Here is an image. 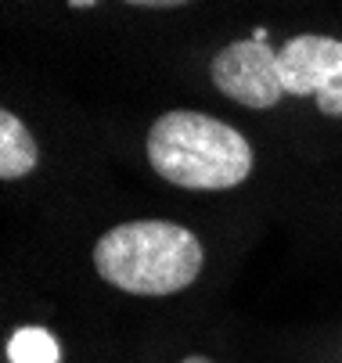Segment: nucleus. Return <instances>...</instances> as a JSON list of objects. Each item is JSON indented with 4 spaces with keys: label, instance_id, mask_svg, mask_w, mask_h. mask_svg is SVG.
Listing matches in <instances>:
<instances>
[{
    "label": "nucleus",
    "instance_id": "nucleus-1",
    "mask_svg": "<svg viewBox=\"0 0 342 363\" xmlns=\"http://www.w3.org/2000/svg\"><path fill=\"white\" fill-rule=\"evenodd\" d=\"M148 162L177 187L227 191L253 173V144L202 112H166L148 130Z\"/></svg>",
    "mask_w": 342,
    "mask_h": 363
},
{
    "label": "nucleus",
    "instance_id": "nucleus-8",
    "mask_svg": "<svg viewBox=\"0 0 342 363\" xmlns=\"http://www.w3.org/2000/svg\"><path fill=\"white\" fill-rule=\"evenodd\" d=\"M69 4H72V8H94L97 0H69Z\"/></svg>",
    "mask_w": 342,
    "mask_h": 363
},
{
    "label": "nucleus",
    "instance_id": "nucleus-7",
    "mask_svg": "<svg viewBox=\"0 0 342 363\" xmlns=\"http://www.w3.org/2000/svg\"><path fill=\"white\" fill-rule=\"evenodd\" d=\"M126 4H137V8H180V4H191V0H126Z\"/></svg>",
    "mask_w": 342,
    "mask_h": 363
},
{
    "label": "nucleus",
    "instance_id": "nucleus-5",
    "mask_svg": "<svg viewBox=\"0 0 342 363\" xmlns=\"http://www.w3.org/2000/svg\"><path fill=\"white\" fill-rule=\"evenodd\" d=\"M40 147L15 112H0V180H22L36 169Z\"/></svg>",
    "mask_w": 342,
    "mask_h": 363
},
{
    "label": "nucleus",
    "instance_id": "nucleus-3",
    "mask_svg": "<svg viewBox=\"0 0 342 363\" xmlns=\"http://www.w3.org/2000/svg\"><path fill=\"white\" fill-rule=\"evenodd\" d=\"M213 86L249 108H274L285 83H281V69H277V50L267 40H238L231 47H224L209 65Z\"/></svg>",
    "mask_w": 342,
    "mask_h": 363
},
{
    "label": "nucleus",
    "instance_id": "nucleus-9",
    "mask_svg": "<svg viewBox=\"0 0 342 363\" xmlns=\"http://www.w3.org/2000/svg\"><path fill=\"white\" fill-rule=\"evenodd\" d=\"M180 363H213V359H206V356H184Z\"/></svg>",
    "mask_w": 342,
    "mask_h": 363
},
{
    "label": "nucleus",
    "instance_id": "nucleus-6",
    "mask_svg": "<svg viewBox=\"0 0 342 363\" xmlns=\"http://www.w3.org/2000/svg\"><path fill=\"white\" fill-rule=\"evenodd\" d=\"M8 363H62V349L51 331L18 328L8 338Z\"/></svg>",
    "mask_w": 342,
    "mask_h": 363
},
{
    "label": "nucleus",
    "instance_id": "nucleus-2",
    "mask_svg": "<svg viewBox=\"0 0 342 363\" xmlns=\"http://www.w3.org/2000/svg\"><path fill=\"white\" fill-rule=\"evenodd\" d=\"M94 270L130 295H173L202 270V241L170 220L119 223L94 245Z\"/></svg>",
    "mask_w": 342,
    "mask_h": 363
},
{
    "label": "nucleus",
    "instance_id": "nucleus-4",
    "mask_svg": "<svg viewBox=\"0 0 342 363\" xmlns=\"http://www.w3.org/2000/svg\"><path fill=\"white\" fill-rule=\"evenodd\" d=\"M277 69L285 94H310L324 116L342 101V40L335 36H292L277 50Z\"/></svg>",
    "mask_w": 342,
    "mask_h": 363
},
{
    "label": "nucleus",
    "instance_id": "nucleus-10",
    "mask_svg": "<svg viewBox=\"0 0 342 363\" xmlns=\"http://www.w3.org/2000/svg\"><path fill=\"white\" fill-rule=\"evenodd\" d=\"M328 116H338V119H342V101H338V105H331V112H328Z\"/></svg>",
    "mask_w": 342,
    "mask_h": 363
}]
</instances>
